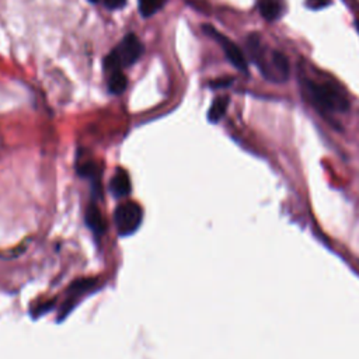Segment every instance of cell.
I'll list each match as a JSON object with an SVG mask.
<instances>
[{
    "mask_svg": "<svg viewBox=\"0 0 359 359\" xmlns=\"http://www.w3.org/2000/svg\"><path fill=\"white\" fill-rule=\"evenodd\" d=\"M305 91L313 105L327 114L345 112L349 108V101L345 93L332 83H317L314 80H303Z\"/></svg>",
    "mask_w": 359,
    "mask_h": 359,
    "instance_id": "1",
    "label": "cell"
},
{
    "mask_svg": "<svg viewBox=\"0 0 359 359\" xmlns=\"http://www.w3.org/2000/svg\"><path fill=\"white\" fill-rule=\"evenodd\" d=\"M143 54V45L136 36L128 34L121 44L112 50L104 59V69L108 72L121 71L125 66L133 65Z\"/></svg>",
    "mask_w": 359,
    "mask_h": 359,
    "instance_id": "2",
    "label": "cell"
},
{
    "mask_svg": "<svg viewBox=\"0 0 359 359\" xmlns=\"http://www.w3.org/2000/svg\"><path fill=\"white\" fill-rule=\"evenodd\" d=\"M143 212L142 208L136 203H125L121 204L114 214L115 226L121 236L133 235L139 226L142 225Z\"/></svg>",
    "mask_w": 359,
    "mask_h": 359,
    "instance_id": "3",
    "label": "cell"
},
{
    "mask_svg": "<svg viewBox=\"0 0 359 359\" xmlns=\"http://www.w3.org/2000/svg\"><path fill=\"white\" fill-rule=\"evenodd\" d=\"M204 31L207 33V36L212 37L224 50L228 61L240 72L243 73H249V68H247V61L242 52V50L233 43L230 41L226 36H224L222 33H219L217 29L211 27V26H205Z\"/></svg>",
    "mask_w": 359,
    "mask_h": 359,
    "instance_id": "4",
    "label": "cell"
},
{
    "mask_svg": "<svg viewBox=\"0 0 359 359\" xmlns=\"http://www.w3.org/2000/svg\"><path fill=\"white\" fill-rule=\"evenodd\" d=\"M110 190L117 198L126 197L131 193V180L124 170H118L110 183Z\"/></svg>",
    "mask_w": 359,
    "mask_h": 359,
    "instance_id": "5",
    "label": "cell"
},
{
    "mask_svg": "<svg viewBox=\"0 0 359 359\" xmlns=\"http://www.w3.org/2000/svg\"><path fill=\"white\" fill-rule=\"evenodd\" d=\"M258 10L261 16L272 23L282 16V2L281 0H258Z\"/></svg>",
    "mask_w": 359,
    "mask_h": 359,
    "instance_id": "6",
    "label": "cell"
},
{
    "mask_svg": "<svg viewBox=\"0 0 359 359\" xmlns=\"http://www.w3.org/2000/svg\"><path fill=\"white\" fill-rule=\"evenodd\" d=\"M228 107H229V97L228 96L217 97L215 101L212 103L210 111H208V119L212 124L219 122L225 117V114L228 111Z\"/></svg>",
    "mask_w": 359,
    "mask_h": 359,
    "instance_id": "7",
    "label": "cell"
},
{
    "mask_svg": "<svg viewBox=\"0 0 359 359\" xmlns=\"http://www.w3.org/2000/svg\"><path fill=\"white\" fill-rule=\"evenodd\" d=\"M86 222L89 225V228L96 233V235H101L105 229V224L103 221V217L98 211L97 207L94 205H90L87 208V212H86Z\"/></svg>",
    "mask_w": 359,
    "mask_h": 359,
    "instance_id": "8",
    "label": "cell"
},
{
    "mask_svg": "<svg viewBox=\"0 0 359 359\" xmlns=\"http://www.w3.org/2000/svg\"><path fill=\"white\" fill-rule=\"evenodd\" d=\"M128 86V79L126 76L122 73V71H117L112 72L108 80V89L112 94H121Z\"/></svg>",
    "mask_w": 359,
    "mask_h": 359,
    "instance_id": "9",
    "label": "cell"
},
{
    "mask_svg": "<svg viewBox=\"0 0 359 359\" xmlns=\"http://www.w3.org/2000/svg\"><path fill=\"white\" fill-rule=\"evenodd\" d=\"M164 3V0H139V12L143 17H150L157 13Z\"/></svg>",
    "mask_w": 359,
    "mask_h": 359,
    "instance_id": "10",
    "label": "cell"
},
{
    "mask_svg": "<svg viewBox=\"0 0 359 359\" xmlns=\"http://www.w3.org/2000/svg\"><path fill=\"white\" fill-rule=\"evenodd\" d=\"M331 3V0H306V6L312 10H318Z\"/></svg>",
    "mask_w": 359,
    "mask_h": 359,
    "instance_id": "11",
    "label": "cell"
},
{
    "mask_svg": "<svg viewBox=\"0 0 359 359\" xmlns=\"http://www.w3.org/2000/svg\"><path fill=\"white\" fill-rule=\"evenodd\" d=\"M105 2V6L111 10H117V9H121L125 6L126 0H104Z\"/></svg>",
    "mask_w": 359,
    "mask_h": 359,
    "instance_id": "12",
    "label": "cell"
},
{
    "mask_svg": "<svg viewBox=\"0 0 359 359\" xmlns=\"http://www.w3.org/2000/svg\"><path fill=\"white\" fill-rule=\"evenodd\" d=\"M232 83V80L230 79H228V80H219V82H215V83H212L211 86L212 87H226V86H229Z\"/></svg>",
    "mask_w": 359,
    "mask_h": 359,
    "instance_id": "13",
    "label": "cell"
},
{
    "mask_svg": "<svg viewBox=\"0 0 359 359\" xmlns=\"http://www.w3.org/2000/svg\"><path fill=\"white\" fill-rule=\"evenodd\" d=\"M90 2H93V3H96V2H98V0H90Z\"/></svg>",
    "mask_w": 359,
    "mask_h": 359,
    "instance_id": "14",
    "label": "cell"
},
{
    "mask_svg": "<svg viewBox=\"0 0 359 359\" xmlns=\"http://www.w3.org/2000/svg\"><path fill=\"white\" fill-rule=\"evenodd\" d=\"M358 30H359V24H358Z\"/></svg>",
    "mask_w": 359,
    "mask_h": 359,
    "instance_id": "15",
    "label": "cell"
}]
</instances>
